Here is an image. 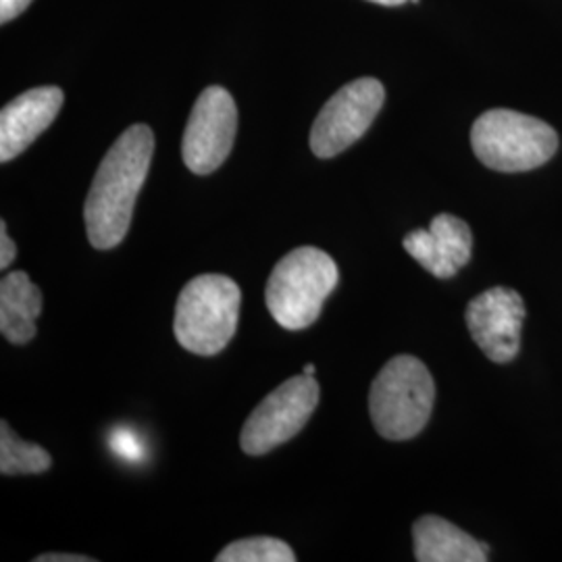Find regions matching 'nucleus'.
Here are the masks:
<instances>
[{
	"label": "nucleus",
	"mask_w": 562,
	"mask_h": 562,
	"mask_svg": "<svg viewBox=\"0 0 562 562\" xmlns=\"http://www.w3.org/2000/svg\"><path fill=\"white\" fill-rule=\"evenodd\" d=\"M153 153V130L136 123L104 155L83 206L88 240L94 248L111 250L127 236Z\"/></svg>",
	"instance_id": "obj_1"
},
{
	"label": "nucleus",
	"mask_w": 562,
	"mask_h": 562,
	"mask_svg": "<svg viewBox=\"0 0 562 562\" xmlns=\"http://www.w3.org/2000/svg\"><path fill=\"white\" fill-rule=\"evenodd\" d=\"M338 281V265L327 252L302 246L273 267L265 288V302L283 329L301 331L319 319L323 304Z\"/></svg>",
	"instance_id": "obj_2"
},
{
	"label": "nucleus",
	"mask_w": 562,
	"mask_h": 562,
	"mask_svg": "<svg viewBox=\"0 0 562 562\" xmlns=\"http://www.w3.org/2000/svg\"><path fill=\"white\" fill-rule=\"evenodd\" d=\"M434 401L436 383L425 362L401 355L385 362L371 383V422L385 440H413L429 422Z\"/></svg>",
	"instance_id": "obj_3"
},
{
	"label": "nucleus",
	"mask_w": 562,
	"mask_h": 562,
	"mask_svg": "<svg viewBox=\"0 0 562 562\" xmlns=\"http://www.w3.org/2000/svg\"><path fill=\"white\" fill-rule=\"evenodd\" d=\"M238 283L220 273L188 281L176 304L173 334L192 355L215 357L232 341L240 319Z\"/></svg>",
	"instance_id": "obj_4"
},
{
	"label": "nucleus",
	"mask_w": 562,
	"mask_h": 562,
	"mask_svg": "<svg viewBox=\"0 0 562 562\" xmlns=\"http://www.w3.org/2000/svg\"><path fill=\"white\" fill-rule=\"evenodd\" d=\"M471 146L480 161L503 173L542 167L559 148L552 125L510 109H492L471 127Z\"/></svg>",
	"instance_id": "obj_5"
},
{
	"label": "nucleus",
	"mask_w": 562,
	"mask_h": 562,
	"mask_svg": "<svg viewBox=\"0 0 562 562\" xmlns=\"http://www.w3.org/2000/svg\"><path fill=\"white\" fill-rule=\"evenodd\" d=\"M319 394V383L306 373L281 383L244 423L241 450L250 457H261L292 440L317 408Z\"/></svg>",
	"instance_id": "obj_6"
},
{
	"label": "nucleus",
	"mask_w": 562,
	"mask_h": 562,
	"mask_svg": "<svg viewBox=\"0 0 562 562\" xmlns=\"http://www.w3.org/2000/svg\"><path fill=\"white\" fill-rule=\"evenodd\" d=\"M385 101L383 83L375 78H361L340 88L311 130V150L319 159H331L364 136L382 111Z\"/></svg>",
	"instance_id": "obj_7"
},
{
	"label": "nucleus",
	"mask_w": 562,
	"mask_h": 562,
	"mask_svg": "<svg viewBox=\"0 0 562 562\" xmlns=\"http://www.w3.org/2000/svg\"><path fill=\"white\" fill-rule=\"evenodd\" d=\"M238 132V109L222 86H209L194 104L181 140V159L196 176H209L229 157Z\"/></svg>",
	"instance_id": "obj_8"
},
{
	"label": "nucleus",
	"mask_w": 562,
	"mask_h": 562,
	"mask_svg": "<svg viewBox=\"0 0 562 562\" xmlns=\"http://www.w3.org/2000/svg\"><path fill=\"white\" fill-rule=\"evenodd\" d=\"M525 315V302L517 290L494 285L469 302L464 319L483 355L504 364L519 355Z\"/></svg>",
	"instance_id": "obj_9"
},
{
	"label": "nucleus",
	"mask_w": 562,
	"mask_h": 562,
	"mask_svg": "<svg viewBox=\"0 0 562 562\" xmlns=\"http://www.w3.org/2000/svg\"><path fill=\"white\" fill-rule=\"evenodd\" d=\"M404 250L422 265L425 271L440 280L454 278L473 255V234L467 223L442 213L429 223V229L406 234Z\"/></svg>",
	"instance_id": "obj_10"
},
{
	"label": "nucleus",
	"mask_w": 562,
	"mask_h": 562,
	"mask_svg": "<svg viewBox=\"0 0 562 562\" xmlns=\"http://www.w3.org/2000/svg\"><path fill=\"white\" fill-rule=\"evenodd\" d=\"M57 86L32 88L9 102L0 113V161H13L57 120L63 106Z\"/></svg>",
	"instance_id": "obj_11"
},
{
	"label": "nucleus",
	"mask_w": 562,
	"mask_h": 562,
	"mask_svg": "<svg viewBox=\"0 0 562 562\" xmlns=\"http://www.w3.org/2000/svg\"><path fill=\"white\" fill-rule=\"evenodd\" d=\"M413 548L419 562H485L490 552L487 543L436 515L413 525Z\"/></svg>",
	"instance_id": "obj_12"
},
{
	"label": "nucleus",
	"mask_w": 562,
	"mask_h": 562,
	"mask_svg": "<svg viewBox=\"0 0 562 562\" xmlns=\"http://www.w3.org/2000/svg\"><path fill=\"white\" fill-rule=\"evenodd\" d=\"M42 315V292L25 271H13L0 281V331L11 344H27L36 336Z\"/></svg>",
	"instance_id": "obj_13"
},
{
	"label": "nucleus",
	"mask_w": 562,
	"mask_h": 562,
	"mask_svg": "<svg viewBox=\"0 0 562 562\" xmlns=\"http://www.w3.org/2000/svg\"><path fill=\"white\" fill-rule=\"evenodd\" d=\"M53 464L50 454L38 443L23 442L9 423H0V473L2 475H38Z\"/></svg>",
	"instance_id": "obj_14"
},
{
	"label": "nucleus",
	"mask_w": 562,
	"mask_h": 562,
	"mask_svg": "<svg viewBox=\"0 0 562 562\" xmlns=\"http://www.w3.org/2000/svg\"><path fill=\"white\" fill-rule=\"evenodd\" d=\"M217 562H294V550L278 538H248L225 546Z\"/></svg>",
	"instance_id": "obj_15"
},
{
	"label": "nucleus",
	"mask_w": 562,
	"mask_h": 562,
	"mask_svg": "<svg viewBox=\"0 0 562 562\" xmlns=\"http://www.w3.org/2000/svg\"><path fill=\"white\" fill-rule=\"evenodd\" d=\"M111 450L127 462H140L146 454V448L138 434H134L130 427H115L109 436Z\"/></svg>",
	"instance_id": "obj_16"
},
{
	"label": "nucleus",
	"mask_w": 562,
	"mask_h": 562,
	"mask_svg": "<svg viewBox=\"0 0 562 562\" xmlns=\"http://www.w3.org/2000/svg\"><path fill=\"white\" fill-rule=\"evenodd\" d=\"M15 255H18L15 241L9 238L7 223L0 222V267H2V269H9V265L15 261Z\"/></svg>",
	"instance_id": "obj_17"
},
{
	"label": "nucleus",
	"mask_w": 562,
	"mask_h": 562,
	"mask_svg": "<svg viewBox=\"0 0 562 562\" xmlns=\"http://www.w3.org/2000/svg\"><path fill=\"white\" fill-rule=\"evenodd\" d=\"M30 4L32 0H0V23H9L20 18Z\"/></svg>",
	"instance_id": "obj_18"
},
{
	"label": "nucleus",
	"mask_w": 562,
	"mask_h": 562,
	"mask_svg": "<svg viewBox=\"0 0 562 562\" xmlns=\"http://www.w3.org/2000/svg\"><path fill=\"white\" fill-rule=\"evenodd\" d=\"M94 559L90 557H81V554H55V552H48V554H41L36 557L34 562H90Z\"/></svg>",
	"instance_id": "obj_19"
},
{
	"label": "nucleus",
	"mask_w": 562,
	"mask_h": 562,
	"mask_svg": "<svg viewBox=\"0 0 562 562\" xmlns=\"http://www.w3.org/2000/svg\"><path fill=\"white\" fill-rule=\"evenodd\" d=\"M369 2H378V4H383V7H398V4H404L406 0H369Z\"/></svg>",
	"instance_id": "obj_20"
},
{
	"label": "nucleus",
	"mask_w": 562,
	"mask_h": 562,
	"mask_svg": "<svg viewBox=\"0 0 562 562\" xmlns=\"http://www.w3.org/2000/svg\"><path fill=\"white\" fill-rule=\"evenodd\" d=\"M306 375H315V364H304V369H302Z\"/></svg>",
	"instance_id": "obj_21"
},
{
	"label": "nucleus",
	"mask_w": 562,
	"mask_h": 562,
	"mask_svg": "<svg viewBox=\"0 0 562 562\" xmlns=\"http://www.w3.org/2000/svg\"><path fill=\"white\" fill-rule=\"evenodd\" d=\"M413 2H419V0H413Z\"/></svg>",
	"instance_id": "obj_22"
}]
</instances>
